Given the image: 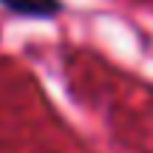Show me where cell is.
<instances>
[{"instance_id": "obj_1", "label": "cell", "mask_w": 153, "mask_h": 153, "mask_svg": "<svg viewBox=\"0 0 153 153\" xmlns=\"http://www.w3.org/2000/svg\"><path fill=\"white\" fill-rule=\"evenodd\" d=\"M3 3L20 14H31V17H48L60 9V0H3Z\"/></svg>"}]
</instances>
